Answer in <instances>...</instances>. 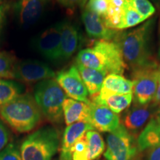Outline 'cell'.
<instances>
[{
    "label": "cell",
    "mask_w": 160,
    "mask_h": 160,
    "mask_svg": "<svg viewBox=\"0 0 160 160\" xmlns=\"http://www.w3.org/2000/svg\"><path fill=\"white\" fill-rule=\"evenodd\" d=\"M154 24V19H150L132 31L119 32L114 40L119 45L126 65L132 71L159 65L151 49Z\"/></svg>",
    "instance_id": "cell-1"
},
{
    "label": "cell",
    "mask_w": 160,
    "mask_h": 160,
    "mask_svg": "<svg viewBox=\"0 0 160 160\" xmlns=\"http://www.w3.org/2000/svg\"><path fill=\"white\" fill-rule=\"evenodd\" d=\"M34 99L42 113L52 123L62 122L65 93L56 81L49 79L39 82L34 88Z\"/></svg>",
    "instance_id": "cell-5"
},
{
    "label": "cell",
    "mask_w": 160,
    "mask_h": 160,
    "mask_svg": "<svg viewBox=\"0 0 160 160\" xmlns=\"http://www.w3.org/2000/svg\"><path fill=\"white\" fill-rule=\"evenodd\" d=\"M60 60H67L77 51L79 42V33L77 29L68 22H60Z\"/></svg>",
    "instance_id": "cell-16"
},
{
    "label": "cell",
    "mask_w": 160,
    "mask_h": 160,
    "mask_svg": "<svg viewBox=\"0 0 160 160\" xmlns=\"http://www.w3.org/2000/svg\"><path fill=\"white\" fill-rule=\"evenodd\" d=\"M155 117H157V119L160 121V106H159V108H158V109H157V113H156V114H155Z\"/></svg>",
    "instance_id": "cell-36"
},
{
    "label": "cell",
    "mask_w": 160,
    "mask_h": 160,
    "mask_svg": "<svg viewBox=\"0 0 160 160\" xmlns=\"http://www.w3.org/2000/svg\"><path fill=\"white\" fill-rule=\"evenodd\" d=\"M109 6V0H89L86 8L97 13L102 18L107 13Z\"/></svg>",
    "instance_id": "cell-30"
},
{
    "label": "cell",
    "mask_w": 160,
    "mask_h": 160,
    "mask_svg": "<svg viewBox=\"0 0 160 160\" xmlns=\"http://www.w3.org/2000/svg\"><path fill=\"white\" fill-rule=\"evenodd\" d=\"M77 65L97 70L106 75L122 74L127 68L118 43L105 40H97L91 47L80 51Z\"/></svg>",
    "instance_id": "cell-2"
},
{
    "label": "cell",
    "mask_w": 160,
    "mask_h": 160,
    "mask_svg": "<svg viewBox=\"0 0 160 160\" xmlns=\"http://www.w3.org/2000/svg\"><path fill=\"white\" fill-rule=\"evenodd\" d=\"M0 160H22L20 149L14 143H9L0 152Z\"/></svg>",
    "instance_id": "cell-29"
},
{
    "label": "cell",
    "mask_w": 160,
    "mask_h": 160,
    "mask_svg": "<svg viewBox=\"0 0 160 160\" xmlns=\"http://www.w3.org/2000/svg\"><path fill=\"white\" fill-rule=\"evenodd\" d=\"M8 9V5H0V37H1V33L2 31L4 22H5L6 13H7Z\"/></svg>",
    "instance_id": "cell-34"
},
{
    "label": "cell",
    "mask_w": 160,
    "mask_h": 160,
    "mask_svg": "<svg viewBox=\"0 0 160 160\" xmlns=\"http://www.w3.org/2000/svg\"><path fill=\"white\" fill-rule=\"evenodd\" d=\"M138 13L146 20L155 13V8L148 0H125Z\"/></svg>",
    "instance_id": "cell-27"
},
{
    "label": "cell",
    "mask_w": 160,
    "mask_h": 160,
    "mask_svg": "<svg viewBox=\"0 0 160 160\" xmlns=\"http://www.w3.org/2000/svg\"><path fill=\"white\" fill-rule=\"evenodd\" d=\"M91 124L79 122L68 125L62 139L59 160H72V149L77 142L85 135L86 132L93 130Z\"/></svg>",
    "instance_id": "cell-15"
},
{
    "label": "cell",
    "mask_w": 160,
    "mask_h": 160,
    "mask_svg": "<svg viewBox=\"0 0 160 160\" xmlns=\"http://www.w3.org/2000/svg\"><path fill=\"white\" fill-rule=\"evenodd\" d=\"M9 131L2 122L0 120V152L8 145L9 142Z\"/></svg>",
    "instance_id": "cell-31"
},
{
    "label": "cell",
    "mask_w": 160,
    "mask_h": 160,
    "mask_svg": "<svg viewBox=\"0 0 160 160\" xmlns=\"http://www.w3.org/2000/svg\"><path fill=\"white\" fill-rule=\"evenodd\" d=\"M72 160H88L87 142L84 136L77 142L72 149Z\"/></svg>",
    "instance_id": "cell-28"
},
{
    "label": "cell",
    "mask_w": 160,
    "mask_h": 160,
    "mask_svg": "<svg viewBox=\"0 0 160 160\" xmlns=\"http://www.w3.org/2000/svg\"><path fill=\"white\" fill-rule=\"evenodd\" d=\"M145 160H160V144L149 150Z\"/></svg>",
    "instance_id": "cell-33"
},
{
    "label": "cell",
    "mask_w": 160,
    "mask_h": 160,
    "mask_svg": "<svg viewBox=\"0 0 160 160\" xmlns=\"http://www.w3.org/2000/svg\"><path fill=\"white\" fill-rule=\"evenodd\" d=\"M88 123L98 131L111 133L120 125V118L107 106L90 100Z\"/></svg>",
    "instance_id": "cell-11"
},
{
    "label": "cell",
    "mask_w": 160,
    "mask_h": 160,
    "mask_svg": "<svg viewBox=\"0 0 160 160\" xmlns=\"http://www.w3.org/2000/svg\"><path fill=\"white\" fill-rule=\"evenodd\" d=\"M144 21L145 19L138 13V12L136 11L133 8H131L125 1L123 17L119 25L118 26L117 31L134 27Z\"/></svg>",
    "instance_id": "cell-25"
},
{
    "label": "cell",
    "mask_w": 160,
    "mask_h": 160,
    "mask_svg": "<svg viewBox=\"0 0 160 160\" xmlns=\"http://www.w3.org/2000/svg\"><path fill=\"white\" fill-rule=\"evenodd\" d=\"M159 68L160 65H157L133 71L134 103L147 105L153 102L157 89Z\"/></svg>",
    "instance_id": "cell-7"
},
{
    "label": "cell",
    "mask_w": 160,
    "mask_h": 160,
    "mask_svg": "<svg viewBox=\"0 0 160 160\" xmlns=\"http://www.w3.org/2000/svg\"><path fill=\"white\" fill-rule=\"evenodd\" d=\"M56 81L65 94L72 99L89 103L88 91L86 88L77 65L59 72L56 76Z\"/></svg>",
    "instance_id": "cell-8"
},
{
    "label": "cell",
    "mask_w": 160,
    "mask_h": 160,
    "mask_svg": "<svg viewBox=\"0 0 160 160\" xmlns=\"http://www.w3.org/2000/svg\"><path fill=\"white\" fill-rule=\"evenodd\" d=\"M0 117L16 131L27 133L39 123L42 112L34 98L26 93L0 106Z\"/></svg>",
    "instance_id": "cell-3"
},
{
    "label": "cell",
    "mask_w": 160,
    "mask_h": 160,
    "mask_svg": "<svg viewBox=\"0 0 160 160\" xmlns=\"http://www.w3.org/2000/svg\"><path fill=\"white\" fill-rule=\"evenodd\" d=\"M61 33L60 25L49 28L40 34L36 40V48L44 57L50 61L60 60Z\"/></svg>",
    "instance_id": "cell-12"
},
{
    "label": "cell",
    "mask_w": 160,
    "mask_h": 160,
    "mask_svg": "<svg viewBox=\"0 0 160 160\" xmlns=\"http://www.w3.org/2000/svg\"><path fill=\"white\" fill-rule=\"evenodd\" d=\"M24 86L19 82L0 78V106L9 103L23 94Z\"/></svg>",
    "instance_id": "cell-23"
},
{
    "label": "cell",
    "mask_w": 160,
    "mask_h": 160,
    "mask_svg": "<svg viewBox=\"0 0 160 160\" xmlns=\"http://www.w3.org/2000/svg\"><path fill=\"white\" fill-rule=\"evenodd\" d=\"M92 101L102 104L115 113H120L128 109L133 101V93L130 94H98L91 97Z\"/></svg>",
    "instance_id": "cell-20"
},
{
    "label": "cell",
    "mask_w": 160,
    "mask_h": 160,
    "mask_svg": "<svg viewBox=\"0 0 160 160\" xmlns=\"http://www.w3.org/2000/svg\"><path fill=\"white\" fill-rule=\"evenodd\" d=\"M159 107L153 102L147 105L134 103L123 115L122 125L133 136L137 134L154 117Z\"/></svg>",
    "instance_id": "cell-10"
},
{
    "label": "cell",
    "mask_w": 160,
    "mask_h": 160,
    "mask_svg": "<svg viewBox=\"0 0 160 160\" xmlns=\"http://www.w3.org/2000/svg\"><path fill=\"white\" fill-rule=\"evenodd\" d=\"M125 0H109V6L106 14L102 17L108 28L117 30L122 19L125 11Z\"/></svg>",
    "instance_id": "cell-22"
},
{
    "label": "cell",
    "mask_w": 160,
    "mask_h": 160,
    "mask_svg": "<svg viewBox=\"0 0 160 160\" xmlns=\"http://www.w3.org/2000/svg\"><path fill=\"white\" fill-rule=\"evenodd\" d=\"M152 102H153L155 105H157L158 106H160V68H159V81H158L157 92H156L155 97L153 98V100Z\"/></svg>",
    "instance_id": "cell-35"
},
{
    "label": "cell",
    "mask_w": 160,
    "mask_h": 160,
    "mask_svg": "<svg viewBox=\"0 0 160 160\" xmlns=\"http://www.w3.org/2000/svg\"><path fill=\"white\" fill-rule=\"evenodd\" d=\"M15 58L8 52H0V78L14 79Z\"/></svg>",
    "instance_id": "cell-26"
},
{
    "label": "cell",
    "mask_w": 160,
    "mask_h": 160,
    "mask_svg": "<svg viewBox=\"0 0 160 160\" xmlns=\"http://www.w3.org/2000/svg\"><path fill=\"white\" fill-rule=\"evenodd\" d=\"M82 19L88 35L92 38L105 41H114L120 32L108 28L102 18L86 8L82 15Z\"/></svg>",
    "instance_id": "cell-13"
},
{
    "label": "cell",
    "mask_w": 160,
    "mask_h": 160,
    "mask_svg": "<svg viewBox=\"0 0 160 160\" xmlns=\"http://www.w3.org/2000/svg\"><path fill=\"white\" fill-rule=\"evenodd\" d=\"M0 1H2V0H0Z\"/></svg>",
    "instance_id": "cell-38"
},
{
    "label": "cell",
    "mask_w": 160,
    "mask_h": 160,
    "mask_svg": "<svg viewBox=\"0 0 160 160\" xmlns=\"http://www.w3.org/2000/svg\"><path fill=\"white\" fill-rule=\"evenodd\" d=\"M77 67L89 95L93 97L98 94L101 90L104 79L106 77L105 73L79 65H77Z\"/></svg>",
    "instance_id": "cell-21"
},
{
    "label": "cell",
    "mask_w": 160,
    "mask_h": 160,
    "mask_svg": "<svg viewBox=\"0 0 160 160\" xmlns=\"http://www.w3.org/2000/svg\"><path fill=\"white\" fill-rule=\"evenodd\" d=\"M138 149L143 152L156 147L160 144V121L153 117L148 122L137 140Z\"/></svg>",
    "instance_id": "cell-18"
},
{
    "label": "cell",
    "mask_w": 160,
    "mask_h": 160,
    "mask_svg": "<svg viewBox=\"0 0 160 160\" xmlns=\"http://www.w3.org/2000/svg\"><path fill=\"white\" fill-rule=\"evenodd\" d=\"M58 2L63 7L70 9H74L77 8H84L88 0H57Z\"/></svg>",
    "instance_id": "cell-32"
},
{
    "label": "cell",
    "mask_w": 160,
    "mask_h": 160,
    "mask_svg": "<svg viewBox=\"0 0 160 160\" xmlns=\"http://www.w3.org/2000/svg\"><path fill=\"white\" fill-rule=\"evenodd\" d=\"M159 57L160 58V39H159Z\"/></svg>",
    "instance_id": "cell-37"
},
{
    "label": "cell",
    "mask_w": 160,
    "mask_h": 160,
    "mask_svg": "<svg viewBox=\"0 0 160 160\" xmlns=\"http://www.w3.org/2000/svg\"><path fill=\"white\" fill-rule=\"evenodd\" d=\"M88 147V160H97L103 153L105 148V142L99 132L91 130L85 135Z\"/></svg>",
    "instance_id": "cell-24"
},
{
    "label": "cell",
    "mask_w": 160,
    "mask_h": 160,
    "mask_svg": "<svg viewBox=\"0 0 160 160\" xmlns=\"http://www.w3.org/2000/svg\"><path fill=\"white\" fill-rule=\"evenodd\" d=\"M48 0H17L14 13L18 22L22 25L34 24L42 15Z\"/></svg>",
    "instance_id": "cell-14"
},
{
    "label": "cell",
    "mask_w": 160,
    "mask_h": 160,
    "mask_svg": "<svg viewBox=\"0 0 160 160\" xmlns=\"http://www.w3.org/2000/svg\"><path fill=\"white\" fill-rule=\"evenodd\" d=\"M62 109L64 119L67 125L79 122H88L89 103L67 98L63 102Z\"/></svg>",
    "instance_id": "cell-17"
},
{
    "label": "cell",
    "mask_w": 160,
    "mask_h": 160,
    "mask_svg": "<svg viewBox=\"0 0 160 160\" xmlns=\"http://www.w3.org/2000/svg\"><path fill=\"white\" fill-rule=\"evenodd\" d=\"M105 160H135L138 154L137 143L135 138L120 124L106 137Z\"/></svg>",
    "instance_id": "cell-6"
},
{
    "label": "cell",
    "mask_w": 160,
    "mask_h": 160,
    "mask_svg": "<svg viewBox=\"0 0 160 160\" xmlns=\"http://www.w3.org/2000/svg\"><path fill=\"white\" fill-rule=\"evenodd\" d=\"M133 82L119 74L107 75L104 79L100 94H130L133 93Z\"/></svg>",
    "instance_id": "cell-19"
},
{
    "label": "cell",
    "mask_w": 160,
    "mask_h": 160,
    "mask_svg": "<svg viewBox=\"0 0 160 160\" xmlns=\"http://www.w3.org/2000/svg\"><path fill=\"white\" fill-rule=\"evenodd\" d=\"M55 77L54 71L49 66L37 60H24L15 65L14 79L24 82H39Z\"/></svg>",
    "instance_id": "cell-9"
},
{
    "label": "cell",
    "mask_w": 160,
    "mask_h": 160,
    "mask_svg": "<svg viewBox=\"0 0 160 160\" xmlns=\"http://www.w3.org/2000/svg\"><path fill=\"white\" fill-rule=\"evenodd\" d=\"M59 146V133L53 126H45L27 137L20 147L22 160H52Z\"/></svg>",
    "instance_id": "cell-4"
}]
</instances>
